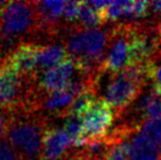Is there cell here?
<instances>
[{"label":"cell","instance_id":"obj_1","mask_svg":"<svg viewBox=\"0 0 161 160\" xmlns=\"http://www.w3.org/2000/svg\"><path fill=\"white\" fill-rule=\"evenodd\" d=\"M36 31V1H9L0 15V56L2 59L22 43H34Z\"/></svg>","mask_w":161,"mask_h":160},{"label":"cell","instance_id":"obj_2","mask_svg":"<svg viewBox=\"0 0 161 160\" xmlns=\"http://www.w3.org/2000/svg\"><path fill=\"white\" fill-rule=\"evenodd\" d=\"M52 120L37 112H11L7 139L23 160H42L43 141Z\"/></svg>","mask_w":161,"mask_h":160},{"label":"cell","instance_id":"obj_3","mask_svg":"<svg viewBox=\"0 0 161 160\" xmlns=\"http://www.w3.org/2000/svg\"><path fill=\"white\" fill-rule=\"evenodd\" d=\"M108 75L102 100L106 101L116 115H119L137 100L146 87L148 81L146 66L128 67L117 74L108 73Z\"/></svg>","mask_w":161,"mask_h":160},{"label":"cell","instance_id":"obj_4","mask_svg":"<svg viewBox=\"0 0 161 160\" xmlns=\"http://www.w3.org/2000/svg\"><path fill=\"white\" fill-rule=\"evenodd\" d=\"M133 67L131 22L111 28V40L103 64V71L117 74Z\"/></svg>","mask_w":161,"mask_h":160},{"label":"cell","instance_id":"obj_5","mask_svg":"<svg viewBox=\"0 0 161 160\" xmlns=\"http://www.w3.org/2000/svg\"><path fill=\"white\" fill-rule=\"evenodd\" d=\"M114 110L106 101L97 99L90 110L82 116L83 134L88 139L104 137L111 132L114 122Z\"/></svg>","mask_w":161,"mask_h":160},{"label":"cell","instance_id":"obj_6","mask_svg":"<svg viewBox=\"0 0 161 160\" xmlns=\"http://www.w3.org/2000/svg\"><path fill=\"white\" fill-rule=\"evenodd\" d=\"M76 65L71 57H68L57 66L49 68L38 76V89L43 93L66 91L74 80Z\"/></svg>","mask_w":161,"mask_h":160},{"label":"cell","instance_id":"obj_7","mask_svg":"<svg viewBox=\"0 0 161 160\" xmlns=\"http://www.w3.org/2000/svg\"><path fill=\"white\" fill-rule=\"evenodd\" d=\"M70 147L71 139L65 128L52 124L43 141L42 160H63L68 155Z\"/></svg>","mask_w":161,"mask_h":160},{"label":"cell","instance_id":"obj_8","mask_svg":"<svg viewBox=\"0 0 161 160\" xmlns=\"http://www.w3.org/2000/svg\"><path fill=\"white\" fill-rule=\"evenodd\" d=\"M40 44L32 42L22 43L17 47L8 58L14 65L20 74L28 78H36L37 75V54Z\"/></svg>","mask_w":161,"mask_h":160},{"label":"cell","instance_id":"obj_9","mask_svg":"<svg viewBox=\"0 0 161 160\" xmlns=\"http://www.w3.org/2000/svg\"><path fill=\"white\" fill-rule=\"evenodd\" d=\"M70 57L62 40H56L46 44H40L37 54V75L57 66Z\"/></svg>","mask_w":161,"mask_h":160},{"label":"cell","instance_id":"obj_10","mask_svg":"<svg viewBox=\"0 0 161 160\" xmlns=\"http://www.w3.org/2000/svg\"><path fill=\"white\" fill-rule=\"evenodd\" d=\"M161 150L140 130L129 139V160H160Z\"/></svg>","mask_w":161,"mask_h":160},{"label":"cell","instance_id":"obj_11","mask_svg":"<svg viewBox=\"0 0 161 160\" xmlns=\"http://www.w3.org/2000/svg\"><path fill=\"white\" fill-rule=\"evenodd\" d=\"M135 105L134 113L136 116H140L142 123L147 120L161 118V94L153 87Z\"/></svg>","mask_w":161,"mask_h":160},{"label":"cell","instance_id":"obj_12","mask_svg":"<svg viewBox=\"0 0 161 160\" xmlns=\"http://www.w3.org/2000/svg\"><path fill=\"white\" fill-rule=\"evenodd\" d=\"M104 23H105V20L102 13L90 6L88 1H82L80 17L77 24L83 29H96L101 28L100 25H103Z\"/></svg>","mask_w":161,"mask_h":160},{"label":"cell","instance_id":"obj_13","mask_svg":"<svg viewBox=\"0 0 161 160\" xmlns=\"http://www.w3.org/2000/svg\"><path fill=\"white\" fill-rule=\"evenodd\" d=\"M97 91L96 90H87L82 92L79 96L75 98L71 107L69 109V115L72 116H79L82 118L86 113L90 110V108L93 105V103L97 100Z\"/></svg>","mask_w":161,"mask_h":160},{"label":"cell","instance_id":"obj_14","mask_svg":"<svg viewBox=\"0 0 161 160\" xmlns=\"http://www.w3.org/2000/svg\"><path fill=\"white\" fill-rule=\"evenodd\" d=\"M150 11V2L149 1H126L124 7L123 18L128 19L129 21H137L144 19L148 15Z\"/></svg>","mask_w":161,"mask_h":160},{"label":"cell","instance_id":"obj_15","mask_svg":"<svg viewBox=\"0 0 161 160\" xmlns=\"http://www.w3.org/2000/svg\"><path fill=\"white\" fill-rule=\"evenodd\" d=\"M148 80L151 81L153 88L161 94V53L158 52L146 64Z\"/></svg>","mask_w":161,"mask_h":160},{"label":"cell","instance_id":"obj_16","mask_svg":"<svg viewBox=\"0 0 161 160\" xmlns=\"http://www.w3.org/2000/svg\"><path fill=\"white\" fill-rule=\"evenodd\" d=\"M140 130L151 139L161 150V118L147 120L140 125Z\"/></svg>","mask_w":161,"mask_h":160},{"label":"cell","instance_id":"obj_17","mask_svg":"<svg viewBox=\"0 0 161 160\" xmlns=\"http://www.w3.org/2000/svg\"><path fill=\"white\" fill-rule=\"evenodd\" d=\"M82 1H66V6L63 13V21L68 25L78 23L80 17Z\"/></svg>","mask_w":161,"mask_h":160},{"label":"cell","instance_id":"obj_18","mask_svg":"<svg viewBox=\"0 0 161 160\" xmlns=\"http://www.w3.org/2000/svg\"><path fill=\"white\" fill-rule=\"evenodd\" d=\"M0 160H23L7 137L0 141Z\"/></svg>","mask_w":161,"mask_h":160},{"label":"cell","instance_id":"obj_19","mask_svg":"<svg viewBox=\"0 0 161 160\" xmlns=\"http://www.w3.org/2000/svg\"><path fill=\"white\" fill-rule=\"evenodd\" d=\"M11 120V112L0 109V141L7 137L9 130V124Z\"/></svg>","mask_w":161,"mask_h":160},{"label":"cell","instance_id":"obj_20","mask_svg":"<svg viewBox=\"0 0 161 160\" xmlns=\"http://www.w3.org/2000/svg\"><path fill=\"white\" fill-rule=\"evenodd\" d=\"M150 10L156 14H161V1L150 2Z\"/></svg>","mask_w":161,"mask_h":160},{"label":"cell","instance_id":"obj_21","mask_svg":"<svg viewBox=\"0 0 161 160\" xmlns=\"http://www.w3.org/2000/svg\"><path fill=\"white\" fill-rule=\"evenodd\" d=\"M8 2L9 1H0V15H1V13H2V11H3L4 7L8 4Z\"/></svg>","mask_w":161,"mask_h":160},{"label":"cell","instance_id":"obj_22","mask_svg":"<svg viewBox=\"0 0 161 160\" xmlns=\"http://www.w3.org/2000/svg\"><path fill=\"white\" fill-rule=\"evenodd\" d=\"M158 29H159V37H160V44H159V52L161 53V20L158 22Z\"/></svg>","mask_w":161,"mask_h":160},{"label":"cell","instance_id":"obj_23","mask_svg":"<svg viewBox=\"0 0 161 160\" xmlns=\"http://www.w3.org/2000/svg\"><path fill=\"white\" fill-rule=\"evenodd\" d=\"M160 160H161V158H160Z\"/></svg>","mask_w":161,"mask_h":160}]
</instances>
